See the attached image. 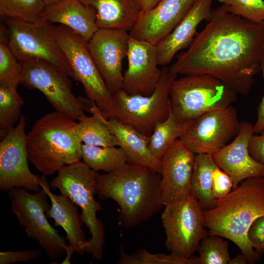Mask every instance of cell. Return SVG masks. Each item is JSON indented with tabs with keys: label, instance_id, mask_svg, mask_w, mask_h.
Returning <instances> with one entry per match:
<instances>
[{
	"label": "cell",
	"instance_id": "obj_22",
	"mask_svg": "<svg viewBox=\"0 0 264 264\" xmlns=\"http://www.w3.org/2000/svg\"><path fill=\"white\" fill-rule=\"evenodd\" d=\"M40 20L65 26L87 42L99 29L95 10L80 0H61L47 5Z\"/></svg>",
	"mask_w": 264,
	"mask_h": 264
},
{
	"label": "cell",
	"instance_id": "obj_2",
	"mask_svg": "<svg viewBox=\"0 0 264 264\" xmlns=\"http://www.w3.org/2000/svg\"><path fill=\"white\" fill-rule=\"evenodd\" d=\"M264 216V177L248 178L223 198L215 199L212 208L204 210L208 234L231 241L254 264L260 258L250 243L249 229L258 218Z\"/></svg>",
	"mask_w": 264,
	"mask_h": 264
},
{
	"label": "cell",
	"instance_id": "obj_29",
	"mask_svg": "<svg viewBox=\"0 0 264 264\" xmlns=\"http://www.w3.org/2000/svg\"><path fill=\"white\" fill-rule=\"evenodd\" d=\"M24 104L17 88L0 85V136L3 138L19 121Z\"/></svg>",
	"mask_w": 264,
	"mask_h": 264
},
{
	"label": "cell",
	"instance_id": "obj_19",
	"mask_svg": "<svg viewBox=\"0 0 264 264\" xmlns=\"http://www.w3.org/2000/svg\"><path fill=\"white\" fill-rule=\"evenodd\" d=\"M254 134L253 124L241 122L234 139L212 155L218 167L232 178L233 189L248 178L264 177V164L255 160L249 152V142Z\"/></svg>",
	"mask_w": 264,
	"mask_h": 264
},
{
	"label": "cell",
	"instance_id": "obj_1",
	"mask_svg": "<svg viewBox=\"0 0 264 264\" xmlns=\"http://www.w3.org/2000/svg\"><path fill=\"white\" fill-rule=\"evenodd\" d=\"M264 59V22L255 23L229 12L222 5L169 67L177 75L208 74L237 94L246 96Z\"/></svg>",
	"mask_w": 264,
	"mask_h": 264
},
{
	"label": "cell",
	"instance_id": "obj_20",
	"mask_svg": "<svg viewBox=\"0 0 264 264\" xmlns=\"http://www.w3.org/2000/svg\"><path fill=\"white\" fill-rule=\"evenodd\" d=\"M46 176L40 177V186L47 194L51 206L46 213L47 218H52L56 226L61 227L66 233L68 244L66 256L62 264H70L74 252L83 255L88 243L82 228V221L76 204L67 197L51 192Z\"/></svg>",
	"mask_w": 264,
	"mask_h": 264
},
{
	"label": "cell",
	"instance_id": "obj_14",
	"mask_svg": "<svg viewBox=\"0 0 264 264\" xmlns=\"http://www.w3.org/2000/svg\"><path fill=\"white\" fill-rule=\"evenodd\" d=\"M25 125V118L21 115L17 125L10 130L0 141L1 191L22 188L37 192L41 188L40 177L32 173L28 166Z\"/></svg>",
	"mask_w": 264,
	"mask_h": 264
},
{
	"label": "cell",
	"instance_id": "obj_25",
	"mask_svg": "<svg viewBox=\"0 0 264 264\" xmlns=\"http://www.w3.org/2000/svg\"><path fill=\"white\" fill-rule=\"evenodd\" d=\"M217 167L212 155L195 154L190 195L204 210L212 208L215 199L212 194V174Z\"/></svg>",
	"mask_w": 264,
	"mask_h": 264
},
{
	"label": "cell",
	"instance_id": "obj_23",
	"mask_svg": "<svg viewBox=\"0 0 264 264\" xmlns=\"http://www.w3.org/2000/svg\"><path fill=\"white\" fill-rule=\"evenodd\" d=\"M101 117L116 137L118 146L125 153L128 163L144 166L160 174V160L153 156L149 149L150 136L140 133L115 118L107 119L102 114Z\"/></svg>",
	"mask_w": 264,
	"mask_h": 264
},
{
	"label": "cell",
	"instance_id": "obj_18",
	"mask_svg": "<svg viewBox=\"0 0 264 264\" xmlns=\"http://www.w3.org/2000/svg\"><path fill=\"white\" fill-rule=\"evenodd\" d=\"M197 0H160L140 12L130 36L156 45L177 25Z\"/></svg>",
	"mask_w": 264,
	"mask_h": 264
},
{
	"label": "cell",
	"instance_id": "obj_5",
	"mask_svg": "<svg viewBox=\"0 0 264 264\" xmlns=\"http://www.w3.org/2000/svg\"><path fill=\"white\" fill-rule=\"evenodd\" d=\"M98 175L97 171L81 160L62 167L49 183L51 188L58 189L61 194L69 198L81 209V220L91 235L85 252L91 255L92 260L102 259L105 243L104 226L97 217L102 206L94 198Z\"/></svg>",
	"mask_w": 264,
	"mask_h": 264
},
{
	"label": "cell",
	"instance_id": "obj_42",
	"mask_svg": "<svg viewBox=\"0 0 264 264\" xmlns=\"http://www.w3.org/2000/svg\"><path fill=\"white\" fill-rule=\"evenodd\" d=\"M43 0L44 1L46 5H47L55 3L61 0Z\"/></svg>",
	"mask_w": 264,
	"mask_h": 264
},
{
	"label": "cell",
	"instance_id": "obj_39",
	"mask_svg": "<svg viewBox=\"0 0 264 264\" xmlns=\"http://www.w3.org/2000/svg\"><path fill=\"white\" fill-rule=\"evenodd\" d=\"M261 72L264 81V59L261 65ZM257 117L255 124L253 125L254 134H259L264 132V93L261 102L257 108Z\"/></svg>",
	"mask_w": 264,
	"mask_h": 264
},
{
	"label": "cell",
	"instance_id": "obj_28",
	"mask_svg": "<svg viewBox=\"0 0 264 264\" xmlns=\"http://www.w3.org/2000/svg\"><path fill=\"white\" fill-rule=\"evenodd\" d=\"M192 121H179L170 110L168 118L156 125L150 137L149 147L153 156L160 160L165 151L177 139L180 138Z\"/></svg>",
	"mask_w": 264,
	"mask_h": 264
},
{
	"label": "cell",
	"instance_id": "obj_9",
	"mask_svg": "<svg viewBox=\"0 0 264 264\" xmlns=\"http://www.w3.org/2000/svg\"><path fill=\"white\" fill-rule=\"evenodd\" d=\"M8 192L12 211L27 237L38 241L51 259L57 260L66 254V239L47 220L46 213L51 204L45 191L42 189L33 194L25 189L14 188Z\"/></svg>",
	"mask_w": 264,
	"mask_h": 264
},
{
	"label": "cell",
	"instance_id": "obj_27",
	"mask_svg": "<svg viewBox=\"0 0 264 264\" xmlns=\"http://www.w3.org/2000/svg\"><path fill=\"white\" fill-rule=\"evenodd\" d=\"M81 160L91 169L106 173L117 171L128 163L125 153L119 146L100 147L83 143Z\"/></svg>",
	"mask_w": 264,
	"mask_h": 264
},
{
	"label": "cell",
	"instance_id": "obj_24",
	"mask_svg": "<svg viewBox=\"0 0 264 264\" xmlns=\"http://www.w3.org/2000/svg\"><path fill=\"white\" fill-rule=\"evenodd\" d=\"M93 8L98 28L121 29L130 31L140 9L137 0H80Z\"/></svg>",
	"mask_w": 264,
	"mask_h": 264
},
{
	"label": "cell",
	"instance_id": "obj_32",
	"mask_svg": "<svg viewBox=\"0 0 264 264\" xmlns=\"http://www.w3.org/2000/svg\"><path fill=\"white\" fill-rule=\"evenodd\" d=\"M120 264H199L198 258H184L172 253L170 254L150 253L145 248L132 254L121 252Z\"/></svg>",
	"mask_w": 264,
	"mask_h": 264
},
{
	"label": "cell",
	"instance_id": "obj_37",
	"mask_svg": "<svg viewBox=\"0 0 264 264\" xmlns=\"http://www.w3.org/2000/svg\"><path fill=\"white\" fill-rule=\"evenodd\" d=\"M247 237L253 248L261 255L264 251V216L254 221L249 229Z\"/></svg>",
	"mask_w": 264,
	"mask_h": 264
},
{
	"label": "cell",
	"instance_id": "obj_12",
	"mask_svg": "<svg viewBox=\"0 0 264 264\" xmlns=\"http://www.w3.org/2000/svg\"><path fill=\"white\" fill-rule=\"evenodd\" d=\"M20 85L43 93L56 111L79 120L86 115L80 97L72 91L69 76L51 63L39 59L20 62Z\"/></svg>",
	"mask_w": 264,
	"mask_h": 264
},
{
	"label": "cell",
	"instance_id": "obj_17",
	"mask_svg": "<svg viewBox=\"0 0 264 264\" xmlns=\"http://www.w3.org/2000/svg\"><path fill=\"white\" fill-rule=\"evenodd\" d=\"M127 57L128 65L123 74L122 89L132 95H150L161 73L158 67L156 45L130 36Z\"/></svg>",
	"mask_w": 264,
	"mask_h": 264
},
{
	"label": "cell",
	"instance_id": "obj_41",
	"mask_svg": "<svg viewBox=\"0 0 264 264\" xmlns=\"http://www.w3.org/2000/svg\"><path fill=\"white\" fill-rule=\"evenodd\" d=\"M248 262L246 257L242 253L230 259L229 264H245Z\"/></svg>",
	"mask_w": 264,
	"mask_h": 264
},
{
	"label": "cell",
	"instance_id": "obj_21",
	"mask_svg": "<svg viewBox=\"0 0 264 264\" xmlns=\"http://www.w3.org/2000/svg\"><path fill=\"white\" fill-rule=\"evenodd\" d=\"M213 0H197L177 25L157 45L159 66L169 64L179 50L189 47L197 33L198 25L211 18Z\"/></svg>",
	"mask_w": 264,
	"mask_h": 264
},
{
	"label": "cell",
	"instance_id": "obj_16",
	"mask_svg": "<svg viewBox=\"0 0 264 264\" xmlns=\"http://www.w3.org/2000/svg\"><path fill=\"white\" fill-rule=\"evenodd\" d=\"M195 154L178 139L162 156L160 175L161 200L163 206L190 195Z\"/></svg>",
	"mask_w": 264,
	"mask_h": 264
},
{
	"label": "cell",
	"instance_id": "obj_13",
	"mask_svg": "<svg viewBox=\"0 0 264 264\" xmlns=\"http://www.w3.org/2000/svg\"><path fill=\"white\" fill-rule=\"evenodd\" d=\"M240 124L236 110L230 106L195 119L179 139L195 154L212 155L236 136Z\"/></svg>",
	"mask_w": 264,
	"mask_h": 264
},
{
	"label": "cell",
	"instance_id": "obj_3",
	"mask_svg": "<svg viewBox=\"0 0 264 264\" xmlns=\"http://www.w3.org/2000/svg\"><path fill=\"white\" fill-rule=\"evenodd\" d=\"M160 177L149 168L127 163L114 172L99 175L96 194L101 200L115 201L121 224L132 228L152 218L163 206Z\"/></svg>",
	"mask_w": 264,
	"mask_h": 264
},
{
	"label": "cell",
	"instance_id": "obj_36",
	"mask_svg": "<svg viewBox=\"0 0 264 264\" xmlns=\"http://www.w3.org/2000/svg\"><path fill=\"white\" fill-rule=\"evenodd\" d=\"M42 253L38 250H26L0 252V264L27 262L39 258Z\"/></svg>",
	"mask_w": 264,
	"mask_h": 264
},
{
	"label": "cell",
	"instance_id": "obj_40",
	"mask_svg": "<svg viewBox=\"0 0 264 264\" xmlns=\"http://www.w3.org/2000/svg\"><path fill=\"white\" fill-rule=\"evenodd\" d=\"M160 0H137L140 12L149 10L155 6Z\"/></svg>",
	"mask_w": 264,
	"mask_h": 264
},
{
	"label": "cell",
	"instance_id": "obj_35",
	"mask_svg": "<svg viewBox=\"0 0 264 264\" xmlns=\"http://www.w3.org/2000/svg\"><path fill=\"white\" fill-rule=\"evenodd\" d=\"M233 188V181L230 176L217 167L212 174V194L215 199L227 195Z\"/></svg>",
	"mask_w": 264,
	"mask_h": 264
},
{
	"label": "cell",
	"instance_id": "obj_30",
	"mask_svg": "<svg viewBox=\"0 0 264 264\" xmlns=\"http://www.w3.org/2000/svg\"><path fill=\"white\" fill-rule=\"evenodd\" d=\"M46 5L43 0H0V15L2 18L36 22L41 21Z\"/></svg>",
	"mask_w": 264,
	"mask_h": 264
},
{
	"label": "cell",
	"instance_id": "obj_38",
	"mask_svg": "<svg viewBox=\"0 0 264 264\" xmlns=\"http://www.w3.org/2000/svg\"><path fill=\"white\" fill-rule=\"evenodd\" d=\"M248 149L250 155L255 160L264 164V132L252 136Z\"/></svg>",
	"mask_w": 264,
	"mask_h": 264
},
{
	"label": "cell",
	"instance_id": "obj_4",
	"mask_svg": "<svg viewBox=\"0 0 264 264\" xmlns=\"http://www.w3.org/2000/svg\"><path fill=\"white\" fill-rule=\"evenodd\" d=\"M77 124L71 117L55 111L38 119L27 133L28 160L43 175H53L81 160Z\"/></svg>",
	"mask_w": 264,
	"mask_h": 264
},
{
	"label": "cell",
	"instance_id": "obj_10",
	"mask_svg": "<svg viewBox=\"0 0 264 264\" xmlns=\"http://www.w3.org/2000/svg\"><path fill=\"white\" fill-rule=\"evenodd\" d=\"M56 38L68 61L73 78L83 86L88 100L108 119L113 103L108 89L88 49V42L69 28L55 25Z\"/></svg>",
	"mask_w": 264,
	"mask_h": 264
},
{
	"label": "cell",
	"instance_id": "obj_26",
	"mask_svg": "<svg viewBox=\"0 0 264 264\" xmlns=\"http://www.w3.org/2000/svg\"><path fill=\"white\" fill-rule=\"evenodd\" d=\"M89 111L92 116L85 115L77 122V133L81 142L89 146H118L116 137L104 123L99 110L92 102Z\"/></svg>",
	"mask_w": 264,
	"mask_h": 264
},
{
	"label": "cell",
	"instance_id": "obj_31",
	"mask_svg": "<svg viewBox=\"0 0 264 264\" xmlns=\"http://www.w3.org/2000/svg\"><path fill=\"white\" fill-rule=\"evenodd\" d=\"M224 238L208 234L200 241L197 250L199 264H228L230 260L228 242Z\"/></svg>",
	"mask_w": 264,
	"mask_h": 264
},
{
	"label": "cell",
	"instance_id": "obj_34",
	"mask_svg": "<svg viewBox=\"0 0 264 264\" xmlns=\"http://www.w3.org/2000/svg\"><path fill=\"white\" fill-rule=\"evenodd\" d=\"M230 13L255 23L264 22V0H217Z\"/></svg>",
	"mask_w": 264,
	"mask_h": 264
},
{
	"label": "cell",
	"instance_id": "obj_6",
	"mask_svg": "<svg viewBox=\"0 0 264 264\" xmlns=\"http://www.w3.org/2000/svg\"><path fill=\"white\" fill-rule=\"evenodd\" d=\"M236 97L234 91L214 76L184 75L171 85L170 110L177 120L190 122L209 111L231 106Z\"/></svg>",
	"mask_w": 264,
	"mask_h": 264
},
{
	"label": "cell",
	"instance_id": "obj_11",
	"mask_svg": "<svg viewBox=\"0 0 264 264\" xmlns=\"http://www.w3.org/2000/svg\"><path fill=\"white\" fill-rule=\"evenodd\" d=\"M164 206L161 219L167 249L178 256L191 258L201 240L208 234L204 210L191 195Z\"/></svg>",
	"mask_w": 264,
	"mask_h": 264
},
{
	"label": "cell",
	"instance_id": "obj_7",
	"mask_svg": "<svg viewBox=\"0 0 264 264\" xmlns=\"http://www.w3.org/2000/svg\"><path fill=\"white\" fill-rule=\"evenodd\" d=\"M0 40L5 41L20 62L32 59L48 62L73 78V74L56 38L53 24L43 21L29 22L2 18Z\"/></svg>",
	"mask_w": 264,
	"mask_h": 264
},
{
	"label": "cell",
	"instance_id": "obj_15",
	"mask_svg": "<svg viewBox=\"0 0 264 264\" xmlns=\"http://www.w3.org/2000/svg\"><path fill=\"white\" fill-rule=\"evenodd\" d=\"M130 34L121 29L99 28L88 42L91 56L110 92L122 89V63Z\"/></svg>",
	"mask_w": 264,
	"mask_h": 264
},
{
	"label": "cell",
	"instance_id": "obj_8",
	"mask_svg": "<svg viewBox=\"0 0 264 264\" xmlns=\"http://www.w3.org/2000/svg\"><path fill=\"white\" fill-rule=\"evenodd\" d=\"M177 75L164 66L158 83L150 95H132L123 89L113 94V103L108 119L115 118L148 136L156 125L166 120L170 112V91Z\"/></svg>",
	"mask_w": 264,
	"mask_h": 264
},
{
	"label": "cell",
	"instance_id": "obj_33",
	"mask_svg": "<svg viewBox=\"0 0 264 264\" xmlns=\"http://www.w3.org/2000/svg\"><path fill=\"white\" fill-rule=\"evenodd\" d=\"M22 75L21 63L7 44L0 42V85L17 88Z\"/></svg>",
	"mask_w": 264,
	"mask_h": 264
}]
</instances>
